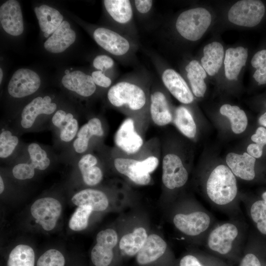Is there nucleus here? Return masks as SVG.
<instances>
[{
	"instance_id": "obj_4",
	"label": "nucleus",
	"mask_w": 266,
	"mask_h": 266,
	"mask_svg": "<svg viewBox=\"0 0 266 266\" xmlns=\"http://www.w3.org/2000/svg\"><path fill=\"white\" fill-rule=\"evenodd\" d=\"M172 223L180 233L199 244H203L209 232L216 224L213 215L197 203H191L190 209L176 212Z\"/></svg>"
},
{
	"instance_id": "obj_11",
	"label": "nucleus",
	"mask_w": 266,
	"mask_h": 266,
	"mask_svg": "<svg viewBox=\"0 0 266 266\" xmlns=\"http://www.w3.org/2000/svg\"><path fill=\"white\" fill-rule=\"evenodd\" d=\"M40 84V78L35 72L28 68H20L14 73L10 79L8 92L13 98H24L37 91Z\"/></svg>"
},
{
	"instance_id": "obj_27",
	"label": "nucleus",
	"mask_w": 266,
	"mask_h": 266,
	"mask_svg": "<svg viewBox=\"0 0 266 266\" xmlns=\"http://www.w3.org/2000/svg\"><path fill=\"white\" fill-rule=\"evenodd\" d=\"M34 11L45 37L53 33L63 22V16L60 12L47 5L35 7Z\"/></svg>"
},
{
	"instance_id": "obj_28",
	"label": "nucleus",
	"mask_w": 266,
	"mask_h": 266,
	"mask_svg": "<svg viewBox=\"0 0 266 266\" xmlns=\"http://www.w3.org/2000/svg\"><path fill=\"white\" fill-rule=\"evenodd\" d=\"M150 111L152 120L158 126H165L172 120L167 100L161 91L151 94Z\"/></svg>"
},
{
	"instance_id": "obj_2",
	"label": "nucleus",
	"mask_w": 266,
	"mask_h": 266,
	"mask_svg": "<svg viewBox=\"0 0 266 266\" xmlns=\"http://www.w3.org/2000/svg\"><path fill=\"white\" fill-rule=\"evenodd\" d=\"M63 199L47 195L34 200L27 208L22 225L26 231L44 234L57 230L63 216Z\"/></svg>"
},
{
	"instance_id": "obj_50",
	"label": "nucleus",
	"mask_w": 266,
	"mask_h": 266,
	"mask_svg": "<svg viewBox=\"0 0 266 266\" xmlns=\"http://www.w3.org/2000/svg\"><path fill=\"white\" fill-rule=\"evenodd\" d=\"M259 123L266 127V112L262 115L259 118Z\"/></svg>"
},
{
	"instance_id": "obj_21",
	"label": "nucleus",
	"mask_w": 266,
	"mask_h": 266,
	"mask_svg": "<svg viewBox=\"0 0 266 266\" xmlns=\"http://www.w3.org/2000/svg\"><path fill=\"white\" fill-rule=\"evenodd\" d=\"M62 83L67 89L84 97L92 96L96 90L92 77L79 70L64 75Z\"/></svg>"
},
{
	"instance_id": "obj_25",
	"label": "nucleus",
	"mask_w": 266,
	"mask_h": 266,
	"mask_svg": "<svg viewBox=\"0 0 266 266\" xmlns=\"http://www.w3.org/2000/svg\"><path fill=\"white\" fill-rule=\"evenodd\" d=\"M248 57L247 49L242 46L229 48L225 52V74L229 80L236 79Z\"/></svg>"
},
{
	"instance_id": "obj_26",
	"label": "nucleus",
	"mask_w": 266,
	"mask_h": 266,
	"mask_svg": "<svg viewBox=\"0 0 266 266\" xmlns=\"http://www.w3.org/2000/svg\"><path fill=\"white\" fill-rule=\"evenodd\" d=\"M103 134L100 120L98 118H91L79 129L73 142L75 151L80 154L85 152L88 149L90 139L92 136H102Z\"/></svg>"
},
{
	"instance_id": "obj_14",
	"label": "nucleus",
	"mask_w": 266,
	"mask_h": 266,
	"mask_svg": "<svg viewBox=\"0 0 266 266\" xmlns=\"http://www.w3.org/2000/svg\"><path fill=\"white\" fill-rule=\"evenodd\" d=\"M38 255L33 244L20 240L12 244L5 256L6 266H35Z\"/></svg>"
},
{
	"instance_id": "obj_33",
	"label": "nucleus",
	"mask_w": 266,
	"mask_h": 266,
	"mask_svg": "<svg viewBox=\"0 0 266 266\" xmlns=\"http://www.w3.org/2000/svg\"><path fill=\"white\" fill-rule=\"evenodd\" d=\"M220 112L229 118L234 133L239 134L246 130L248 124L247 116L245 112L237 106L224 104L220 107Z\"/></svg>"
},
{
	"instance_id": "obj_3",
	"label": "nucleus",
	"mask_w": 266,
	"mask_h": 266,
	"mask_svg": "<svg viewBox=\"0 0 266 266\" xmlns=\"http://www.w3.org/2000/svg\"><path fill=\"white\" fill-rule=\"evenodd\" d=\"M246 229L243 217L216 223L209 232L203 244L213 253L228 256L244 245Z\"/></svg>"
},
{
	"instance_id": "obj_29",
	"label": "nucleus",
	"mask_w": 266,
	"mask_h": 266,
	"mask_svg": "<svg viewBox=\"0 0 266 266\" xmlns=\"http://www.w3.org/2000/svg\"><path fill=\"white\" fill-rule=\"evenodd\" d=\"M98 160L91 154H86L78 162V168L83 183L87 186L93 187L98 185L102 180L103 173L97 166Z\"/></svg>"
},
{
	"instance_id": "obj_17",
	"label": "nucleus",
	"mask_w": 266,
	"mask_h": 266,
	"mask_svg": "<svg viewBox=\"0 0 266 266\" xmlns=\"http://www.w3.org/2000/svg\"><path fill=\"white\" fill-rule=\"evenodd\" d=\"M76 206L88 205L95 212H102L109 207V199L103 191L93 188L80 190L73 194L70 199Z\"/></svg>"
},
{
	"instance_id": "obj_9",
	"label": "nucleus",
	"mask_w": 266,
	"mask_h": 266,
	"mask_svg": "<svg viewBox=\"0 0 266 266\" xmlns=\"http://www.w3.org/2000/svg\"><path fill=\"white\" fill-rule=\"evenodd\" d=\"M118 235L113 228L100 231L97 234L96 243L90 252V259L94 266H109L112 262L114 249L118 244Z\"/></svg>"
},
{
	"instance_id": "obj_16",
	"label": "nucleus",
	"mask_w": 266,
	"mask_h": 266,
	"mask_svg": "<svg viewBox=\"0 0 266 266\" xmlns=\"http://www.w3.org/2000/svg\"><path fill=\"white\" fill-rule=\"evenodd\" d=\"M162 81L171 94L184 104L193 102L194 96L181 75L172 68H166L161 72Z\"/></svg>"
},
{
	"instance_id": "obj_8",
	"label": "nucleus",
	"mask_w": 266,
	"mask_h": 266,
	"mask_svg": "<svg viewBox=\"0 0 266 266\" xmlns=\"http://www.w3.org/2000/svg\"><path fill=\"white\" fill-rule=\"evenodd\" d=\"M265 12L263 2L259 0H242L233 5L229 10L228 19L240 26L253 27L258 25Z\"/></svg>"
},
{
	"instance_id": "obj_38",
	"label": "nucleus",
	"mask_w": 266,
	"mask_h": 266,
	"mask_svg": "<svg viewBox=\"0 0 266 266\" xmlns=\"http://www.w3.org/2000/svg\"><path fill=\"white\" fill-rule=\"evenodd\" d=\"M30 163L38 171H44L49 166L50 160L46 152L36 143H32L28 147Z\"/></svg>"
},
{
	"instance_id": "obj_1",
	"label": "nucleus",
	"mask_w": 266,
	"mask_h": 266,
	"mask_svg": "<svg viewBox=\"0 0 266 266\" xmlns=\"http://www.w3.org/2000/svg\"><path fill=\"white\" fill-rule=\"evenodd\" d=\"M204 193L213 207L230 218L243 217L236 176L228 166L220 165L211 170L204 183Z\"/></svg>"
},
{
	"instance_id": "obj_40",
	"label": "nucleus",
	"mask_w": 266,
	"mask_h": 266,
	"mask_svg": "<svg viewBox=\"0 0 266 266\" xmlns=\"http://www.w3.org/2000/svg\"><path fill=\"white\" fill-rule=\"evenodd\" d=\"M252 66L256 68L253 77L259 85L266 84V50L257 52L251 60Z\"/></svg>"
},
{
	"instance_id": "obj_6",
	"label": "nucleus",
	"mask_w": 266,
	"mask_h": 266,
	"mask_svg": "<svg viewBox=\"0 0 266 266\" xmlns=\"http://www.w3.org/2000/svg\"><path fill=\"white\" fill-rule=\"evenodd\" d=\"M107 98L112 105L126 106L133 111L143 108L147 101L144 90L130 80H122L113 85L107 92Z\"/></svg>"
},
{
	"instance_id": "obj_48",
	"label": "nucleus",
	"mask_w": 266,
	"mask_h": 266,
	"mask_svg": "<svg viewBox=\"0 0 266 266\" xmlns=\"http://www.w3.org/2000/svg\"><path fill=\"white\" fill-rule=\"evenodd\" d=\"M264 146L257 143H251L247 148V153L255 158H260L263 151Z\"/></svg>"
},
{
	"instance_id": "obj_46",
	"label": "nucleus",
	"mask_w": 266,
	"mask_h": 266,
	"mask_svg": "<svg viewBox=\"0 0 266 266\" xmlns=\"http://www.w3.org/2000/svg\"><path fill=\"white\" fill-rule=\"evenodd\" d=\"M179 266H210L200 262L196 256L188 254L183 257L179 262Z\"/></svg>"
},
{
	"instance_id": "obj_5",
	"label": "nucleus",
	"mask_w": 266,
	"mask_h": 266,
	"mask_svg": "<svg viewBox=\"0 0 266 266\" xmlns=\"http://www.w3.org/2000/svg\"><path fill=\"white\" fill-rule=\"evenodd\" d=\"M211 15L205 8L196 7L184 11L178 16L175 28L178 33L186 40L200 39L209 27Z\"/></svg>"
},
{
	"instance_id": "obj_36",
	"label": "nucleus",
	"mask_w": 266,
	"mask_h": 266,
	"mask_svg": "<svg viewBox=\"0 0 266 266\" xmlns=\"http://www.w3.org/2000/svg\"><path fill=\"white\" fill-rule=\"evenodd\" d=\"M174 122L186 136L191 138L195 137L197 132L196 125L191 113L186 107L180 106L176 109Z\"/></svg>"
},
{
	"instance_id": "obj_54",
	"label": "nucleus",
	"mask_w": 266,
	"mask_h": 266,
	"mask_svg": "<svg viewBox=\"0 0 266 266\" xmlns=\"http://www.w3.org/2000/svg\"><path fill=\"white\" fill-rule=\"evenodd\" d=\"M65 72L66 73V75L68 74H69L70 73L69 70H67V69L66 70Z\"/></svg>"
},
{
	"instance_id": "obj_43",
	"label": "nucleus",
	"mask_w": 266,
	"mask_h": 266,
	"mask_svg": "<svg viewBox=\"0 0 266 266\" xmlns=\"http://www.w3.org/2000/svg\"><path fill=\"white\" fill-rule=\"evenodd\" d=\"M91 76L96 85L103 88H108L111 84V79L100 70H97L93 71Z\"/></svg>"
},
{
	"instance_id": "obj_42",
	"label": "nucleus",
	"mask_w": 266,
	"mask_h": 266,
	"mask_svg": "<svg viewBox=\"0 0 266 266\" xmlns=\"http://www.w3.org/2000/svg\"><path fill=\"white\" fill-rule=\"evenodd\" d=\"M94 67L102 72H104L113 67L114 61L112 58L106 55L97 56L93 60Z\"/></svg>"
},
{
	"instance_id": "obj_37",
	"label": "nucleus",
	"mask_w": 266,
	"mask_h": 266,
	"mask_svg": "<svg viewBox=\"0 0 266 266\" xmlns=\"http://www.w3.org/2000/svg\"><path fill=\"white\" fill-rule=\"evenodd\" d=\"M243 204L246 206L249 217L258 231L266 235V202L259 200Z\"/></svg>"
},
{
	"instance_id": "obj_39",
	"label": "nucleus",
	"mask_w": 266,
	"mask_h": 266,
	"mask_svg": "<svg viewBox=\"0 0 266 266\" xmlns=\"http://www.w3.org/2000/svg\"><path fill=\"white\" fill-rule=\"evenodd\" d=\"M19 143L18 137L8 130H2L0 133V157L6 159L14 152Z\"/></svg>"
},
{
	"instance_id": "obj_24",
	"label": "nucleus",
	"mask_w": 266,
	"mask_h": 266,
	"mask_svg": "<svg viewBox=\"0 0 266 266\" xmlns=\"http://www.w3.org/2000/svg\"><path fill=\"white\" fill-rule=\"evenodd\" d=\"M52 123L59 129L62 141L68 142L76 137L79 131V124L72 113H66L61 109L58 110L52 118Z\"/></svg>"
},
{
	"instance_id": "obj_12",
	"label": "nucleus",
	"mask_w": 266,
	"mask_h": 266,
	"mask_svg": "<svg viewBox=\"0 0 266 266\" xmlns=\"http://www.w3.org/2000/svg\"><path fill=\"white\" fill-rule=\"evenodd\" d=\"M162 182L169 190L183 187L187 183L189 174L180 158L176 155H166L162 163Z\"/></svg>"
},
{
	"instance_id": "obj_15",
	"label": "nucleus",
	"mask_w": 266,
	"mask_h": 266,
	"mask_svg": "<svg viewBox=\"0 0 266 266\" xmlns=\"http://www.w3.org/2000/svg\"><path fill=\"white\" fill-rule=\"evenodd\" d=\"M0 21L3 30L8 34L18 36L22 33L24 24L19 2L9 0L0 7Z\"/></svg>"
},
{
	"instance_id": "obj_18",
	"label": "nucleus",
	"mask_w": 266,
	"mask_h": 266,
	"mask_svg": "<svg viewBox=\"0 0 266 266\" xmlns=\"http://www.w3.org/2000/svg\"><path fill=\"white\" fill-rule=\"evenodd\" d=\"M115 142L120 148L128 154L137 152L143 144V140L134 130V122L131 118L126 119L118 129Z\"/></svg>"
},
{
	"instance_id": "obj_20",
	"label": "nucleus",
	"mask_w": 266,
	"mask_h": 266,
	"mask_svg": "<svg viewBox=\"0 0 266 266\" xmlns=\"http://www.w3.org/2000/svg\"><path fill=\"white\" fill-rule=\"evenodd\" d=\"M76 38L75 32L70 28L69 23L64 21L44 42L45 49L53 53H59L64 51L72 44Z\"/></svg>"
},
{
	"instance_id": "obj_31",
	"label": "nucleus",
	"mask_w": 266,
	"mask_h": 266,
	"mask_svg": "<svg viewBox=\"0 0 266 266\" xmlns=\"http://www.w3.org/2000/svg\"><path fill=\"white\" fill-rule=\"evenodd\" d=\"M148 236L144 227L136 228L121 237L118 242L119 249L126 256L136 255L144 245Z\"/></svg>"
},
{
	"instance_id": "obj_13",
	"label": "nucleus",
	"mask_w": 266,
	"mask_h": 266,
	"mask_svg": "<svg viewBox=\"0 0 266 266\" xmlns=\"http://www.w3.org/2000/svg\"><path fill=\"white\" fill-rule=\"evenodd\" d=\"M56 109L57 104L52 102L50 97H37L23 108L21 115V126L23 129H30L39 115H50L55 112Z\"/></svg>"
},
{
	"instance_id": "obj_19",
	"label": "nucleus",
	"mask_w": 266,
	"mask_h": 266,
	"mask_svg": "<svg viewBox=\"0 0 266 266\" xmlns=\"http://www.w3.org/2000/svg\"><path fill=\"white\" fill-rule=\"evenodd\" d=\"M226 161L228 166L236 177L245 181L254 179L256 159L247 153L242 154L229 153L226 156Z\"/></svg>"
},
{
	"instance_id": "obj_49",
	"label": "nucleus",
	"mask_w": 266,
	"mask_h": 266,
	"mask_svg": "<svg viewBox=\"0 0 266 266\" xmlns=\"http://www.w3.org/2000/svg\"><path fill=\"white\" fill-rule=\"evenodd\" d=\"M5 184L1 175L0 176V194L1 195L5 190Z\"/></svg>"
},
{
	"instance_id": "obj_23",
	"label": "nucleus",
	"mask_w": 266,
	"mask_h": 266,
	"mask_svg": "<svg viewBox=\"0 0 266 266\" xmlns=\"http://www.w3.org/2000/svg\"><path fill=\"white\" fill-rule=\"evenodd\" d=\"M103 3L108 14L120 27L126 28L132 24L133 12L130 0H105Z\"/></svg>"
},
{
	"instance_id": "obj_22",
	"label": "nucleus",
	"mask_w": 266,
	"mask_h": 266,
	"mask_svg": "<svg viewBox=\"0 0 266 266\" xmlns=\"http://www.w3.org/2000/svg\"><path fill=\"white\" fill-rule=\"evenodd\" d=\"M167 243L159 235L149 234L138 253L136 260L140 265H145L156 261L165 253Z\"/></svg>"
},
{
	"instance_id": "obj_35",
	"label": "nucleus",
	"mask_w": 266,
	"mask_h": 266,
	"mask_svg": "<svg viewBox=\"0 0 266 266\" xmlns=\"http://www.w3.org/2000/svg\"><path fill=\"white\" fill-rule=\"evenodd\" d=\"M94 212L92 207L88 205L76 206L68 222V228L71 232H81L89 225L90 220Z\"/></svg>"
},
{
	"instance_id": "obj_52",
	"label": "nucleus",
	"mask_w": 266,
	"mask_h": 266,
	"mask_svg": "<svg viewBox=\"0 0 266 266\" xmlns=\"http://www.w3.org/2000/svg\"><path fill=\"white\" fill-rule=\"evenodd\" d=\"M262 198L263 200L266 202V191L264 192L262 195Z\"/></svg>"
},
{
	"instance_id": "obj_51",
	"label": "nucleus",
	"mask_w": 266,
	"mask_h": 266,
	"mask_svg": "<svg viewBox=\"0 0 266 266\" xmlns=\"http://www.w3.org/2000/svg\"><path fill=\"white\" fill-rule=\"evenodd\" d=\"M66 266H81L77 262V259H69Z\"/></svg>"
},
{
	"instance_id": "obj_30",
	"label": "nucleus",
	"mask_w": 266,
	"mask_h": 266,
	"mask_svg": "<svg viewBox=\"0 0 266 266\" xmlns=\"http://www.w3.org/2000/svg\"><path fill=\"white\" fill-rule=\"evenodd\" d=\"M203 52L201 65L208 75L213 76L222 66L224 56L223 46L220 42L214 41L205 45Z\"/></svg>"
},
{
	"instance_id": "obj_53",
	"label": "nucleus",
	"mask_w": 266,
	"mask_h": 266,
	"mask_svg": "<svg viewBox=\"0 0 266 266\" xmlns=\"http://www.w3.org/2000/svg\"><path fill=\"white\" fill-rule=\"evenodd\" d=\"M3 73L1 68H0V83H1L2 79Z\"/></svg>"
},
{
	"instance_id": "obj_45",
	"label": "nucleus",
	"mask_w": 266,
	"mask_h": 266,
	"mask_svg": "<svg viewBox=\"0 0 266 266\" xmlns=\"http://www.w3.org/2000/svg\"><path fill=\"white\" fill-rule=\"evenodd\" d=\"M239 266H262L257 256L252 252L245 254L242 258Z\"/></svg>"
},
{
	"instance_id": "obj_7",
	"label": "nucleus",
	"mask_w": 266,
	"mask_h": 266,
	"mask_svg": "<svg viewBox=\"0 0 266 266\" xmlns=\"http://www.w3.org/2000/svg\"><path fill=\"white\" fill-rule=\"evenodd\" d=\"M114 164L116 170L127 176L136 184L148 185L151 181L150 173L158 166L159 160L154 156H150L142 161L131 159L118 158Z\"/></svg>"
},
{
	"instance_id": "obj_47",
	"label": "nucleus",
	"mask_w": 266,
	"mask_h": 266,
	"mask_svg": "<svg viewBox=\"0 0 266 266\" xmlns=\"http://www.w3.org/2000/svg\"><path fill=\"white\" fill-rule=\"evenodd\" d=\"M251 138L255 143L265 145L266 144V129L263 127L258 128L255 133L251 136Z\"/></svg>"
},
{
	"instance_id": "obj_44",
	"label": "nucleus",
	"mask_w": 266,
	"mask_h": 266,
	"mask_svg": "<svg viewBox=\"0 0 266 266\" xmlns=\"http://www.w3.org/2000/svg\"><path fill=\"white\" fill-rule=\"evenodd\" d=\"M133 3L137 12L142 15L149 13L153 5V1L151 0H135Z\"/></svg>"
},
{
	"instance_id": "obj_41",
	"label": "nucleus",
	"mask_w": 266,
	"mask_h": 266,
	"mask_svg": "<svg viewBox=\"0 0 266 266\" xmlns=\"http://www.w3.org/2000/svg\"><path fill=\"white\" fill-rule=\"evenodd\" d=\"M36 173V169L30 163H18L12 167L11 174L14 179L19 181H26L33 179Z\"/></svg>"
},
{
	"instance_id": "obj_10",
	"label": "nucleus",
	"mask_w": 266,
	"mask_h": 266,
	"mask_svg": "<svg viewBox=\"0 0 266 266\" xmlns=\"http://www.w3.org/2000/svg\"><path fill=\"white\" fill-rule=\"evenodd\" d=\"M93 37L99 45L116 57L125 58L133 52L134 46L129 38L109 29L97 28Z\"/></svg>"
},
{
	"instance_id": "obj_34",
	"label": "nucleus",
	"mask_w": 266,
	"mask_h": 266,
	"mask_svg": "<svg viewBox=\"0 0 266 266\" xmlns=\"http://www.w3.org/2000/svg\"><path fill=\"white\" fill-rule=\"evenodd\" d=\"M69 259L63 248L49 247L38 255L35 266H66Z\"/></svg>"
},
{
	"instance_id": "obj_32",
	"label": "nucleus",
	"mask_w": 266,
	"mask_h": 266,
	"mask_svg": "<svg viewBox=\"0 0 266 266\" xmlns=\"http://www.w3.org/2000/svg\"><path fill=\"white\" fill-rule=\"evenodd\" d=\"M187 77L194 95L197 97H202L206 90L204 79L206 72L197 60L191 61L185 66Z\"/></svg>"
}]
</instances>
